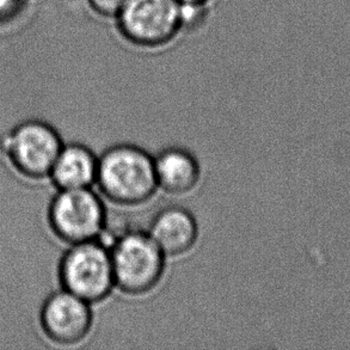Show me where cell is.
Returning <instances> with one entry per match:
<instances>
[{
    "label": "cell",
    "instance_id": "1",
    "mask_svg": "<svg viewBox=\"0 0 350 350\" xmlns=\"http://www.w3.org/2000/svg\"><path fill=\"white\" fill-rule=\"evenodd\" d=\"M96 185L111 204L122 207L145 204L158 190L153 157L135 144H114L98 157Z\"/></svg>",
    "mask_w": 350,
    "mask_h": 350
},
{
    "label": "cell",
    "instance_id": "2",
    "mask_svg": "<svg viewBox=\"0 0 350 350\" xmlns=\"http://www.w3.org/2000/svg\"><path fill=\"white\" fill-rule=\"evenodd\" d=\"M109 249L118 291L142 297L159 286L165 274L166 256L147 231L123 230Z\"/></svg>",
    "mask_w": 350,
    "mask_h": 350
},
{
    "label": "cell",
    "instance_id": "3",
    "mask_svg": "<svg viewBox=\"0 0 350 350\" xmlns=\"http://www.w3.org/2000/svg\"><path fill=\"white\" fill-rule=\"evenodd\" d=\"M118 36L140 51H161L183 33L177 0H127L114 19Z\"/></svg>",
    "mask_w": 350,
    "mask_h": 350
},
{
    "label": "cell",
    "instance_id": "4",
    "mask_svg": "<svg viewBox=\"0 0 350 350\" xmlns=\"http://www.w3.org/2000/svg\"><path fill=\"white\" fill-rule=\"evenodd\" d=\"M57 274L62 288L91 305L105 301L115 288L110 249L100 241L70 245Z\"/></svg>",
    "mask_w": 350,
    "mask_h": 350
},
{
    "label": "cell",
    "instance_id": "5",
    "mask_svg": "<svg viewBox=\"0 0 350 350\" xmlns=\"http://www.w3.org/2000/svg\"><path fill=\"white\" fill-rule=\"evenodd\" d=\"M64 142L51 123L33 118L16 124L0 137V151L19 175L29 180L49 177Z\"/></svg>",
    "mask_w": 350,
    "mask_h": 350
},
{
    "label": "cell",
    "instance_id": "6",
    "mask_svg": "<svg viewBox=\"0 0 350 350\" xmlns=\"http://www.w3.org/2000/svg\"><path fill=\"white\" fill-rule=\"evenodd\" d=\"M47 217L54 236L68 245L100 239L108 225L105 202L92 188L57 190Z\"/></svg>",
    "mask_w": 350,
    "mask_h": 350
},
{
    "label": "cell",
    "instance_id": "7",
    "mask_svg": "<svg viewBox=\"0 0 350 350\" xmlns=\"http://www.w3.org/2000/svg\"><path fill=\"white\" fill-rule=\"evenodd\" d=\"M40 324L51 341L60 346H75L90 335L94 312L91 304L62 288L43 301Z\"/></svg>",
    "mask_w": 350,
    "mask_h": 350
},
{
    "label": "cell",
    "instance_id": "8",
    "mask_svg": "<svg viewBox=\"0 0 350 350\" xmlns=\"http://www.w3.org/2000/svg\"><path fill=\"white\" fill-rule=\"evenodd\" d=\"M147 232L166 257H178L196 245L199 224L189 209L171 204L157 212Z\"/></svg>",
    "mask_w": 350,
    "mask_h": 350
},
{
    "label": "cell",
    "instance_id": "9",
    "mask_svg": "<svg viewBox=\"0 0 350 350\" xmlns=\"http://www.w3.org/2000/svg\"><path fill=\"white\" fill-rule=\"evenodd\" d=\"M153 161L158 189L166 194H189L199 185L201 165L199 159L188 148L166 147L153 157Z\"/></svg>",
    "mask_w": 350,
    "mask_h": 350
},
{
    "label": "cell",
    "instance_id": "10",
    "mask_svg": "<svg viewBox=\"0 0 350 350\" xmlns=\"http://www.w3.org/2000/svg\"><path fill=\"white\" fill-rule=\"evenodd\" d=\"M98 157L79 142L64 144L49 178L57 190L92 188L97 180Z\"/></svg>",
    "mask_w": 350,
    "mask_h": 350
},
{
    "label": "cell",
    "instance_id": "11",
    "mask_svg": "<svg viewBox=\"0 0 350 350\" xmlns=\"http://www.w3.org/2000/svg\"><path fill=\"white\" fill-rule=\"evenodd\" d=\"M88 6L100 18L114 21L127 0H86Z\"/></svg>",
    "mask_w": 350,
    "mask_h": 350
},
{
    "label": "cell",
    "instance_id": "12",
    "mask_svg": "<svg viewBox=\"0 0 350 350\" xmlns=\"http://www.w3.org/2000/svg\"><path fill=\"white\" fill-rule=\"evenodd\" d=\"M25 0H0V25L12 22L23 10Z\"/></svg>",
    "mask_w": 350,
    "mask_h": 350
},
{
    "label": "cell",
    "instance_id": "13",
    "mask_svg": "<svg viewBox=\"0 0 350 350\" xmlns=\"http://www.w3.org/2000/svg\"><path fill=\"white\" fill-rule=\"evenodd\" d=\"M183 6H195V8H211L214 0H177Z\"/></svg>",
    "mask_w": 350,
    "mask_h": 350
}]
</instances>
